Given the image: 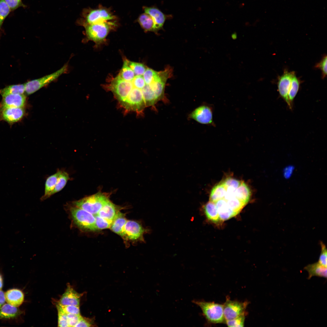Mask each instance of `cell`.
Wrapping results in <instances>:
<instances>
[{"label": "cell", "mask_w": 327, "mask_h": 327, "mask_svg": "<svg viewBox=\"0 0 327 327\" xmlns=\"http://www.w3.org/2000/svg\"><path fill=\"white\" fill-rule=\"evenodd\" d=\"M143 77L147 84L151 85L159 79L160 72L147 68L143 74Z\"/></svg>", "instance_id": "f1b7e54d"}, {"label": "cell", "mask_w": 327, "mask_h": 327, "mask_svg": "<svg viewBox=\"0 0 327 327\" xmlns=\"http://www.w3.org/2000/svg\"><path fill=\"white\" fill-rule=\"evenodd\" d=\"M226 191V187L221 182L216 185L211 190L210 201L215 203L218 200L223 199Z\"/></svg>", "instance_id": "cb8c5ba5"}, {"label": "cell", "mask_w": 327, "mask_h": 327, "mask_svg": "<svg viewBox=\"0 0 327 327\" xmlns=\"http://www.w3.org/2000/svg\"><path fill=\"white\" fill-rule=\"evenodd\" d=\"M215 203L220 220H226L236 215L234 211L229 207L226 200L224 198L219 200Z\"/></svg>", "instance_id": "9a60e30c"}, {"label": "cell", "mask_w": 327, "mask_h": 327, "mask_svg": "<svg viewBox=\"0 0 327 327\" xmlns=\"http://www.w3.org/2000/svg\"><path fill=\"white\" fill-rule=\"evenodd\" d=\"M82 295V294L77 292L68 284L65 292L57 304L62 306H79L80 298Z\"/></svg>", "instance_id": "8fae6325"}, {"label": "cell", "mask_w": 327, "mask_h": 327, "mask_svg": "<svg viewBox=\"0 0 327 327\" xmlns=\"http://www.w3.org/2000/svg\"><path fill=\"white\" fill-rule=\"evenodd\" d=\"M25 111L23 107H0V119L10 124L20 120L24 116Z\"/></svg>", "instance_id": "30bf717a"}, {"label": "cell", "mask_w": 327, "mask_h": 327, "mask_svg": "<svg viewBox=\"0 0 327 327\" xmlns=\"http://www.w3.org/2000/svg\"><path fill=\"white\" fill-rule=\"evenodd\" d=\"M109 200L107 194L99 192L75 201L74 204L95 216Z\"/></svg>", "instance_id": "6da1fadb"}, {"label": "cell", "mask_w": 327, "mask_h": 327, "mask_svg": "<svg viewBox=\"0 0 327 327\" xmlns=\"http://www.w3.org/2000/svg\"><path fill=\"white\" fill-rule=\"evenodd\" d=\"M145 13L149 14L153 19L155 24V31L160 29L163 26L165 17L164 13L157 8L154 7H145Z\"/></svg>", "instance_id": "2e32d148"}, {"label": "cell", "mask_w": 327, "mask_h": 327, "mask_svg": "<svg viewBox=\"0 0 327 327\" xmlns=\"http://www.w3.org/2000/svg\"><path fill=\"white\" fill-rule=\"evenodd\" d=\"M295 73L294 71L289 72L287 70H285L283 74L279 78L277 82L279 94L291 109H292V105L289 101L288 94L292 78Z\"/></svg>", "instance_id": "9c48e42d"}, {"label": "cell", "mask_w": 327, "mask_h": 327, "mask_svg": "<svg viewBox=\"0 0 327 327\" xmlns=\"http://www.w3.org/2000/svg\"><path fill=\"white\" fill-rule=\"evenodd\" d=\"M25 92V84L10 85L0 89L2 96L9 94H24Z\"/></svg>", "instance_id": "484cf974"}, {"label": "cell", "mask_w": 327, "mask_h": 327, "mask_svg": "<svg viewBox=\"0 0 327 327\" xmlns=\"http://www.w3.org/2000/svg\"><path fill=\"white\" fill-rule=\"evenodd\" d=\"M128 66L133 71L136 76L142 75L144 74L146 68L143 64L127 60Z\"/></svg>", "instance_id": "d6a6232c"}, {"label": "cell", "mask_w": 327, "mask_h": 327, "mask_svg": "<svg viewBox=\"0 0 327 327\" xmlns=\"http://www.w3.org/2000/svg\"><path fill=\"white\" fill-rule=\"evenodd\" d=\"M138 22L146 31H155V24L152 18L146 13L141 15L138 18Z\"/></svg>", "instance_id": "d4e9b609"}, {"label": "cell", "mask_w": 327, "mask_h": 327, "mask_svg": "<svg viewBox=\"0 0 327 327\" xmlns=\"http://www.w3.org/2000/svg\"><path fill=\"white\" fill-rule=\"evenodd\" d=\"M5 293L1 290H0V307L5 304Z\"/></svg>", "instance_id": "ee69618b"}, {"label": "cell", "mask_w": 327, "mask_h": 327, "mask_svg": "<svg viewBox=\"0 0 327 327\" xmlns=\"http://www.w3.org/2000/svg\"><path fill=\"white\" fill-rule=\"evenodd\" d=\"M251 196V192L247 185L244 182L236 189L235 196L246 205L249 202Z\"/></svg>", "instance_id": "603a6c76"}, {"label": "cell", "mask_w": 327, "mask_h": 327, "mask_svg": "<svg viewBox=\"0 0 327 327\" xmlns=\"http://www.w3.org/2000/svg\"><path fill=\"white\" fill-rule=\"evenodd\" d=\"M147 231L139 223L133 220H127L121 236L124 240L143 241L144 234Z\"/></svg>", "instance_id": "8992f818"}, {"label": "cell", "mask_w": 327, "mask_h": 327, "mask_svg": "<svg viewBox=\"0 0 327 327\" xmlns=\"http://www.w3.org/2000/svg\"><path fill=\"white\" fill-rule=\"evenodd\" d=\"M11 11H13L20 7H25L21 0H4Z\"/></svg>", "instance_id": "b9f144b4"}, {"label": "cell", "mask_w": 327, "mask_h": 327, "mask_svg": "<svg viewBox=\"0 0 327 327\" xmlns=\"http://www.w3.org/2000/svg\"><path fill=\"white\" fill-rule=\"evenodd\" d=\"M118 211L116 206L109 200L96 215L112 222Z\"/></svg>", "instance_id": "e0dca14e"}, {"label": "cell", "mask_w": 327, "mask_h": 327, "mask_svg": "<svg viewBox=\"0 0 327 327\" xmlns=\"http://www.w3.org/2000/svg\"><path fill=\"white\" fill-rule=\"evenodd\" d=\"M113 17L107 10L99 9L91 10L86 17V21L88 24H92L105 22L111 20Z\"/></svg>", "instance_id": "4fadbf2b"}, {"label": "cell", "mask_w": 327, "mask_h": 327, "mask_svg": "<svg viewBox=\"0 0 327 327\" xmlns=\"http://www.w3.org/2000/svg\"><path fill=\"white\" fill-rule=\"evenodd\" d=\"M127 221L125 214L118 211L110 228L113 232L120 236Z\"/></svg>", "instance_id": "ffe728a7"}, {"label": "cell", "mask_w": 327, "mask_h": 327, "mask_svg": "<svg viewBox=\"0 0 327 327\" xmlns=\"http://www.w3.org/2000/svg\"><path fill=\"white\" fill-rule=\"evenodd\" d=\"M61 171L58 170L56 173L47 178L45 183L44 195L41 197V200H44L51 196Z\"/></svg>", "instance_id": "7402d4cb"}, {"label": "cell", "mask_w": 327, "mask_h": 327, "mask_svg": "<svg viewBox=\"0 0 327 327\" xmlns=\"http://www.w3.org/2000/svg\"><path fill=\"white\" fill-rule=\"evenodd\" d=\"M193 302L201 308L203 315L208 322L217 324L225 322L223 304L203 301L193 300Z\"/></svg>", "instance_id": "7a4b0ae2"}, {"label": "cell", "mask_w": 327, "mask_h": 327, "mask_svg": "<svg viewBox=\"0 0 327 327\" xmlns=\"http://www.w3.org/2000/svg\"><path fill=\"white\" fill-rule=\"evenodd\" d=\"M315 68L320 69L322 71V77L325 78L327 75V56H324L320 61L317 63Z\"/></svg>", "instance_id": "ab89813d"}, {"label": "cell", "mask_w": 327, "mask_h": 327, "mask_svg": "<svg viewBox=\"0 0 327 327\" xmlns=\"http://www.w3.org/2000/svg\"><path fill=\"white\" fill-rule=\"evenodd\" d=\"M11 10L4 0H0V35L3 21Z\"/></svg>", "instance_id": "1f68e13d"}, {"label": "cell", "mask_w": 327, "mask_h": 327, "mask_svg": "<svg viewBox=\"0 0 327 327\" xmlns=\"http://www.w3.org/2000/svg\"><path fill=\"white\" fill-rule=\"evenodd\" d=\"M69 327H75L82 316L80 314H67Z\"/></svg>", "instance_id": "60d3db41"}, {"label": "cell", "mask_w": 327, "mask_h": 327, "mask_svg": "<svg viewBox=\"0 0 327 327\" xmlns=\"http://www.w3.org/2000/svg\"><path fill=\"white\" fill-rule=\"evenodd\" d=\"M2 97L0 107H23L25 105L26 97L24 94H9Z\"/></svg>", "instance_id": "7c38bea8"}, {"label": "cell", "mask_w": 327, "mask_h": 327, "mask_svg": "<svg viewBox=\"0 0 327 327\" xmlns=\"http://www.w3.org/2000/svg\"><path fill=\"white\" fill-rule=\"evenodd\" d=\"M3 286V280L2 276L0 275V290H1Z\"/></svg>", "instance_id": "f6af8a7d"}, {"label": "cell", "mask_w": 327, "mask_h": 327, "mask_svg": "<svg viewBox=\"0 0 327 327\" xmlns=\"http://www.w3.org/2000/svg\"><path fill=\"white\" fill-rule=\"evenodd\" d=\"M204 213L207 218L214 222L220 220L219 214L215 203L209 201L203 206Z\"/></svg>", "instance_id": "44dd1931"}, {"label": "cell", "mask_w": 327, "mask_h": 327, "mask_svg": "<svg viewBox=\"0 0 327 327\" xmlns=\"http://www.w3.org/2000/svg\"><path fill=\"white\" fill-rule=\"evenodd\" d=\"M58 311V326L68 327L67 313L59 309Z\"/></svg>", "instance_id": "74e56055"}, {"label": "cell", "mask_w": 327, "mask_h": 327, "mask_svg": "<svg viewBox=\"0 0 327 327\" xmlns=\"http://www.w3.org/2000/svg\"><path fill=\"white\" fill-rule=\"evenodd\" d=\"M304 269L308 273V279L316 276L327 278V267H325L318 262L309 264L304 267Z\"/></svg>", "instance_id": "ac0fdd59"}, {"label": "cell", "mask_w": 327, "mask_h": 327, "mask_svg": "<svg viewBox=\"0 0 327 327\" xmlns=\"http://www.w3.org/2000/svg\"><path fill=\"white\" fill-rule=\"evenodd\" d=\"M241 182L236 179L229 177L226 178L221 183L226 188L236 190L240 185Z\"/></svg>", "instance_id": "8d00e7d4"}, {"label": "cell", "mask_w": 327, "mask_h": 327, "mask_svg": "<svg viewBox=\"0 0 327 327\" xmlns=\"http://www.w3.org/2000/svg\"><path fill=\"white\" fill-rule=\"evenodd\" d=\"M5 301L13 306L18 307L23 302L24 295L22 292L16 289H10L5 293Z\"/></svg>", "instance_id": "5bb4252c"}, {"label": "cell", "mask_w": 327, "mask_h": 327, "mask_svg": "<svg viewBox=\"0 0 327 327\" xmlns=\"http://www.w3.org/2000/svg\"><path fill=\"white\" fill-rule=\"evenodd\" d=\"M248 304L247 301L241 302L231 300L227 296L226 302L223 304L225 321L233 319L245 314V310Z\"/></svg>", "instance_id": "5b68a950"}, {"label": "cell", "mask_w": 327, "mask_h": 327, "mask_svg": "<svg viewBox=\"0 0 327 327\" xmlns=\"http://www.w3.org/2000/svg\"><path fill=\"white\" fill-rule=\"evenodd\" d=\"M68 70L66 64L56 71L40 78L29 81L25 83V92L28 95L35 93L42 88L58 78Z\"/></svg>", "instance_id": "3957f363"}, {"label": "cell", "mask_w": 327, "mask_h": 327, "mask_svg": "<svg viewBox=\"0 0 327 327\" xmlns=\"http://www.w3.org/2000/svg\"><path fill=\"white\" fill-rule=\"evenodd\" d=\"M213 107L211 105L203 104L194 109L188 116L189 119L194 120L202 124L215 127L213 119Z\"/></svg>", "instance_id": "52a82bcc"}, {"label": "cell", "mask_w": 327, "mask_h": 327, "mask_svg": "<svg viewBox=\"0 0 327 327\" xmlns=\"http://www.w3.org/2000/svg\"><path fill=\"white\" fill-rule=\"evenodd\" d=\"M119 75L124 80L130 81H131L135 77L133 71L127 64V60L124 61Z\"/></svg>", "instance_id": "f546056e"}, {"label": "cell", "mask_w": 327, "mask_h": 327, "mask_svg": "<svg viewBox=\"0 0 327 327\" xmlns=\"http://www.w3.org/2000/svg\"><path fill=\"white\" fill-rule=\"evenodd\" d=\"M109 29V26L105 22L88 24L85 27L88 38L96 42L103 41L108 34Z\"/></svg>", "instance_id": "ba28073f"}, {"label": "cell", "mask_w": 327, "mask_h": 327, "mask_svg": "<svg viewBox=\"0 0 327 327\" xmlns=\"http://www.w3.org/2000/svg\"><path fill=\"white\" fill-rule=\"evenodd\" d=\"M245 314H243L233 319L226 320L225 323L228 327H244Z\"/></svg>", "instance_id": "e575fe53"}, {"label": "cell", "mask_w": 327, "mask_h": 327, "mask_svg": "<svg viewBox=\"0 0 327 327\" xmlns=\"http://www.w3.org/2000/svg\"><path fill=\"white\" fill-rule=\"evenodd\" d=\"M56 307L57 309L61 310L67 314H80L79 306H62L57 304L56 305Z\"/></svg>", "instance_id": "836d02e7"}, {"label": "cell", "mask_w": 327, "mask_h": 327, "mask_svg": "<svg viewBox=\"0 0 327 327\" xmlns=\"http://www.w3.org/2000/svg\"><path fill=\"white\" fill-rule=\"evenodd\" d=\"M22 312L17 307L5 303L0 307V319L14 318L21 315Z\"/></svg>", "instance_id": "d6986e66"}, {"label": "cell", "mask_w": 327, "mask_h": 327, "mask_svg": "<svg viewBox=\"0 0 327 327\" xmlns=\"http://www.w3.org/2000/svg\"><path fill=\"white\" fill-rule=\"evenodd\" d=\"M226 200L229 207L234 211L236 215L246 205L235 197Z\"/></svg>", "instance_id": "4dcf8cb0"}, {"label": "cell", "mask_w": 327, "mask_h": 327, "mask_svg": "<svg viewBox=\"0 0 327 327\" xmlns=\"http://www.w3.org/2000/svg\"><path fill=\"white\" fill-rule=\"evenodd\" d=\"M92 325V319L81 316L75 327H90L93 326Z\"/></svg>", "instance_id": "7bdbcfd3"}, {"label": "cell", "mask_w": 327, "mask_h": 327, "mask_svg": "<svg viewBox=\"0 0 327 327\" xmlns=\"http://www.w3.org/2000/svg\"><path fill=\"white\" fill-rule=\"evenodd\" d=\"M300 85V80L295 73L292 78L291 84L288 94L289 101L292 105L293 101L299 90Z\"/></svg>", "instance_id": "4316f807"}, {"label": "cell", "mask_w": 327, "mask_h": 327, "mask_svg": "<svg viewBox=\"0 0 327 327\" xmlns=\"http://www.w3.org/2000/svg\"><path fill=\"white\" fill-rule=\"evenodd\" d=\"M71 212L73 220L78 227L86 230H96L94 215L76 206L71 208Z\"/></svg>", "instance_id": "277c9868"}, {"label": "cell", "mask_w": 327, "mask_h": 327, "mask_svg": "<svg viewBox=\"0 0 327 327\" xmlns=\"http://www.w3.org/2000/svg\"><path fill=\"white\" fill-rule=\"evenodd\" d=\"M321 251L318 262L323 266H327V253L326 246L322 242H320Z\"/></svg>", "instance_id": "f35d334b"}, {"label": "cell", "mask_w": 327, "mask_h": 327, "mask_svg": "<svg viewBox=\"0 0 327 327\" xmlns=\"http://www.w3.org/2000/svg\"><path fill=\"white\" fill-rule=\"evenodd\" d=\"M70 179L68 174L66 172L61 170L58 178L55 188L51 195L61 190Z\"/></svg>", "instance_id": "83f0119b"}, {"label": "cell", "mask_w": 327, "mask_h": 327, "mask_svg": "<svg viewBox=\"0 0 327 327\" xmlns=\"http://www.w3.org/2000/svg\"><path fill=\"white\" fill-rule=\"evenodd\" d=\"M94 216L95 218V225L96 230L110 227L112 222L101 217L97 215Z\"/></svg>", "instance_id": "d590c367"}]
</instances>
